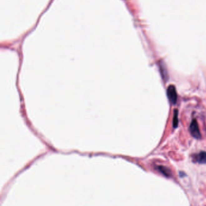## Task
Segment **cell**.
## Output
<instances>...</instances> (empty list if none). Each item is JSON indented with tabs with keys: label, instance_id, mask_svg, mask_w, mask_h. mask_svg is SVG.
I'll return each mask as SVG.
<instances>
[{
	"label": "cell",
	"instance_id": "obj_1",
	"mask_svg": "<svg viewBox=\"0 0 206 206\" xmlns=\"http://www.w3.org/2000/svg\"><path fill=\"white\" fill-rule=\"evenodd\" d=\"M190 131L192 135L197 139H199L201 137V132L196 120H193L190 125Z\"/></svg>",
	"mask_w": 206,
	"mask_h": 206
},
{
	"label": "cell",
	"instance_id": "obj_5",
	"mask_svg": "<svg viewBox=\"0 0 206 206\" xmlns=\"http://www.w3.org/2000/svg\"><path fill=\"white\" fill-rule=\"evenodd\" d=\"M178 111L177 110L174 111V120H173V125L174 128H177L178 126Z\"/></svg>",
	"mask_w": 206,
	"mask_h": 206
},
{
	"label": "cell",
	"instance_id": "obj_4",
	"mask_svg": "<svg viewBox=\"0 0 206 206\" xmlns=\"http://www.w3.org/2000/svg\"><path fill=\"white\" fill-rule=\"evenodd\" d=\"M159 171L165 176L166 177H170L171 172L170 170L168 168L164 167V166H159Z\"/></svg>",
	"mask_w": 206,
	"mask_h": 206
},
{
	"label": "cell",
	"instance_id": "obj_3",
	"mask_svg": "<svg viewBox=\"0 0 206 206\" xmlns=\"http://www.w3.org/2000/svg\"><path fill=\"white\" fill-rule=\"evenodd\" d=\"M195 161H196L200 164H205L206 163V152H200L198 154L195 155L194 157Z\"/></svg>",
	"mask_w": 206,
	"mask_h": 206
},
{
	"label": "cell",
	"instance_id": "obj_2",
	"mask_svg": "<svg viewBox=\"0 0 206 206\" xmlns=\"http://www.w3.org/2000/svg\"><path fill=\"white\" fill-rule=\"evenodd\" d=\"M167 94L171 103L175 105L177 101V93L175 87L174 85H170L168 88Z\"/></svg>",
	"mask_w": 206,
	"mask_h": 206
}]
</instances>
